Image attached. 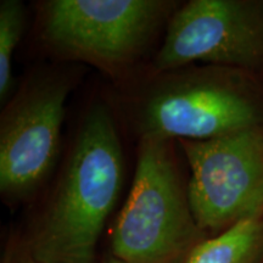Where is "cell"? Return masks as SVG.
I'll return each mask as SVG.
<instances>
[{
	"label": "cell",
	"mask_w": 263,
	"mask_h": 263,
	"mask_svg": "<svg viewBox=\"0 0 263 263\" xmlns=\"http://www.w3.org/2000/svg\"><path fill=\"white\" fill-rule=\"evenodd\" d=\"M26 10L20 0L0 2V101L4 105L15 90L12 60L24 34Z\"/></svg>",
	"instance_id": "9c48e42d"
},
{
	"label": "cell",
	"mask_w": 263,
	"mask_h": 263,
	"mask_svg": "<svg viewBox=\"0 0 263 263\" xmlns=\"http://www.w3.org/2000/svg\"><path fill=\"white\" fill-rule=\"evenodd\" d=\"M121 130L146 138L206 140L263 128V76L192 64L144 70L101 94Z\"/></svg>",
	"instance_id": "6da1fadb"
},
{
	"label": "cell",
	"mask_w": 263,
	"mask_h": 263,
	"mask_svg": "<svg viewBox=\"0 0 263 263\" xmlns=\"http://www.w3.org/2000/svg\"><path fill=\"white\" fill-rule=\"evenodd\" d=\"M262 257L263 213L201 240L179 263H259Z\"/></svg>",
	"instance_id": "ba28073f"
},
{
	"label": "cell",
	"mask_w": 263,
	"mask_h": 263,
	"mask_svg": "<svg viewBox=\"0 0 263 263\" xmlns=\"http://www.w3.org/2000/svg\"><path fill=\"white\" fill-rule=\"evenodd\" d=\"M84 66L32 68L16 84L0 114V195L8 205L34 200L54 177L62 156L66 103Z\"/></svg>",
	"instance_id": "5b68a950"
},
{
	"label": "cell",
	"mask_w": 263,
	"mask_h": 263,
	"mask_svg": "<svg viewBox=\"0 0 263 263\" xmlns=\"http://www.w3.org/2000/svg\"><path fill=\"white\" fill-rule=\"evenodd\" d=\"M178 0H41L33 34L52 62L90 66L110 85L137 77L159 50Z\"/></svg>",
	"instance_id": "3957f363"
},
{
	"label": "cell",
	"mask_w": 263,
	"mask_h": 263,
	"mask_svg": "<svg viewBox=\"0 0 263 263\" xmlns=\"http://www.w3.org/2000/svg\"><path fill=\"white\" fill-rule=\"evenodd\" d=\"M114 258H115V257H114ZM116 263H123V262H122V261H120V259H117V258H116Z\"/></svg>",
	"instance_id": "8fae6325"
},
{
	"label": "cell",
	"mask_w": 263,
	"mask_h": 263,
	"mask_svg": "<svg viewBox=\"0 0 263 263\" xmlns=\"http://www.w3.org/2000/svg\"><path fill=\"white\" fill-rule=\"evenodd\" d=\"M194 218L210 236L263 213V128L206 140H177Z\"/></svg>",
	"instance_id": "8992f818"
},
{
	"label": "cell",
	"mask_w": 263,
	"mask_h": 263,
	"mask_svg": "<svg viewBox=\"0 0 263 263\" xmlns=\"http://www.w3.org/2000/svg\"><path fill=\"white\" fill-rule=\"evenodd\" d=\"M259 263H263V257H262V259H261V262H259Z\"/></svg>",
	"instance_id": "7c38bea8"
},
{
	"label": "cell",
	"mask_w": 263,
	"mask_h": 263,
	"mask_svg": "<svg viewBox=\"0 0 263 263\" xmlns=\"http://www.w3.org/2000/svg\"><path fill=\"white\" fill-rule=\"evenodd\" d=\"M121 128L103 98L81 115L45 188L28 241L37 263H97L98 242L124 183Z\"/></svg>",
	"instance_id": "7a4b0ae2"
},
{
	"label": "cell",
	"mask_w": 263,
	"mask_h": 263,
	"mask_svg": "<svg viewBox=\"0 0 263 263\" xmlns=\"http://www.w3.org/2000/svg\"><path fill=\"white\" fill-rule=\"evenodd\" d=\"M21 263H37V262H34L31 257H28V256L26 255L25 259H24V261H22ZM107 263H116V258H114V257H112L111 259H108V262H107Z\"/></svg>",
	"instance_id": "30bf717a"
},
{
	"label": "cell",
	"mask_w": 263,
	"mask_h": 263,
	"mask_svg": "<svg viewBox=\"0 0 263 263\" xmlns=\"http://www.w3.org/2000/svg\"><path fill=\"white\" fill-rule=\"evenodd\" d=\"M192 64L263 76V0H189L171 17L146 70Z\"/></svg>",
	"instance_id": "52a82bcc"
},
{
	"label": "cell",
	"mask_w": 263,
	"mask_h": 263,
	"mask_svg": "<svg viewBox=\"0 0 263 263\" xmlns=\"http://www.w3.org/2000/svg\"><path fill=\"white\" fill-rule=\"evenodd\" d=\"M133 182L115 224L111 250L123 263H179L209 238L194 218L188 168L177 140L137 143Z\"/></svg>",
	"instance_id": "277c9868"
}]
</instances>
